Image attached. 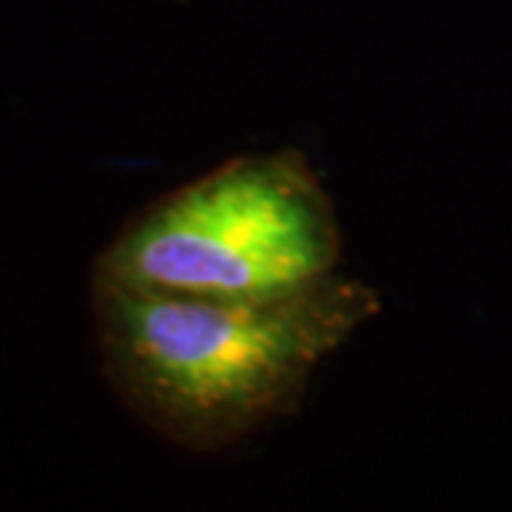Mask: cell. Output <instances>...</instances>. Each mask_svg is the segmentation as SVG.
I'll use <instances>...</instances> for the list:
<instances>
[{"mask_svg":"<svg viewBox=\"0 0 512 512\" xmlns=\"http://www.w3.org/2000/svg\"><path fill=\"white\" fill-rule=\"evenodd\" d=\"M379 313V291L339 271L268 299L92 282L97 353L114 396L151 433L197 456L293 416L313 370Z\"/></svg>","mask_w":512,"mask_h":512,"instance_id":"obj_1","label":"cell"},{"mask_svg":"<svg viewBox=\"0 0 512 512\" xmlns=\"http://www.w3.org/2000/svg\"><path fill=\"white\" fill-rule=\"evenodd\" d=\"M180 3H188V0H180Z\"/></svg>","mask_w":512,"mask_h":512,"instance_id":"obj_3","label":"cell"},{"mask_svg":"<svg viewBox=\"0 0 512 512\" xmlns=\"http://www.w3.org/2000/svg\"><path fill=\"white\" fill-rule=\"evenodd\" d=\"M336 202L296 148L231 157L137 211L92 268L97 285L268 299L339 271Z\"/></svg>","mask_w":512,"mask_h":512,"instance_id":"obj_2","label":"cell"}]
</instances>
